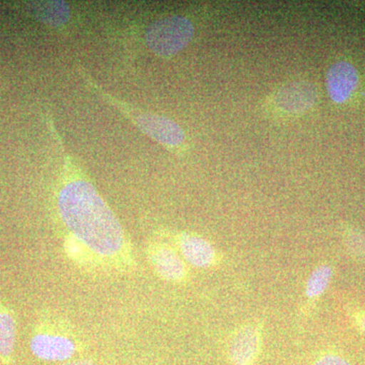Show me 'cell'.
I'll return each instance as SVG.
<instances>
[{
  "instance_id": "obj_1",
  "label": "cell",
  "mask_w": 365,
  "mask_h": 365,
  "mask_svg": "<svg viewBox=\"0 0 365 365\" xmlns=\"http://www.w3.org/2000/svg\"><path fill=\"white\" fill-rule=\"evenodd\" d=\"M57 215L67 234L81 242L101 270L127 273L136 266L123 225L68 155L56 192Z\"/></svg>"
},
{
  "instance_id": "obj_2",
  "label": "cell",
  "mask_w": 365,
  "mask_h": 365,
  "mask_svg": "<svg viewBox=\"0 0 365 365\" xmlns=\"http://www.w3.org/2000/svg\"><path fill=\"white\" fill-rule=\"evenodd\" d=\"M78 72L91 91H95L108 103L114 106L125 117H128L132 123L135 124L137 128L143 132L145 135L162 144L168 150H176L182 148L185 143V133L181 126L176 122L160 115L141 112L133 106L126 104L123 101L103 90L95 81H93L90 74L83 71V67L78 66Z\"/></svg>"
},
{
  "instance_id": "obj_3",
  "label": "cell",
  "mask_w": 365,
  "mask_h": 365,
  "mask_svg": "<svg viewBox=\"0 0 365 365\" xmlns=\"http://www.w3.org/2000/svg\"><path fill=\"white\" fill-rule=\"evenodd\" d=\"M72 327L57 317H42L34 327L30 349L42 361L67 362L81 350Z\"/></svg>"
},
{
  "instance_id": "obj_4",
  "label": "cell",
  "mask_w": 365,
  "mask_h": 365,
  "mask_svg": "<svg viewBox=\"0 0 365 365\" xmlns=\"http://www.w3.org/2000/svg\"><path fill=\"white\" fill-rule=\"evenodd\" d=\"M194 35V26L182 16H167L148 26L145 43L158 56L170 58L187 47Z\"/></svg>"
},
{
  "instance_id": "obj_5",
  "label": "cell",
  "mask_w": 365,
  "mask_h": 365,
  "mask_svg": "<svg viewBox=\"0 0 365 365\" xmlns=\"http://www.w3.org/2000/svg\"><path fill=\"white\" fill-rule=\"evenodd\" d=\"M146 255L153 270L163 280L179 283L188 277V269L172 247L163 242H150L146 248Z\"/></svg>"
},
{
  "instance_id": "obj_6",
  "label": "cell",
  "mask_w": 365,
  "mask_h": 365,
  "mask_svg": "<svg viewBox=\"0 0 365 365\" xmlns=\"http://www.w3.org/2000/svg\"><path fill=\"white\" fill-rule=\"evenodd\" d=\"M317 101V91L309 83H292L281 88L274 95L273 104L278 111L299 115L311 109Z\"/></svg>"
},
{
  "instance_id": "obj_7",
  "label": "cell",
  "mask_w": 365,
  "mask_h": 365,
  "mask_svg": "<svg viewBox=\"0 0 365 365\" xmlns=\"http://www.w3.org/2000/svg\"><path fill=\"white\" fill-rule=\"evenodd\" d=\"M359 83V74L351 64L346 61L337 62L327 73V90L333 102L345 103Z\"/></svg>"
},
{
  "instance_id": "obj_8",
  "label": "cell",
  "mask_w": 365,
  "mask_h": 365,
  "mask_svg": "<svg viewBox=\"0 0 365 365\" xmlns=\"http://www.w3.org/2000/svg\"><path fill=\"white\" fill-rule=\"evenodd\" d=\"M177 246L182 258L197 268H208L216 263V252L212 245L199 235L181 234Z\"/></svg>"
},
{
  "instance_id": "obj_9",
  "label": "cell",
  "mask_w": 365,
  "mask_h": 365,
  "mask_svg": "<svg viewBox=\"0 0 365 365\" xmlns=\"http://www.w3.org/2000/svg\"><path fill=\"white\" fill-rule=\"evenodd\" d=\"M260 331L254 326L242 327L230 342V356L234 365H253L260 351Z\"/></svg>"
},
{
  "instance_id": "obj_10",
  "label": "cell",
  "mask_w": 365,
  "mask_h": 365,
  "mask_svg": "<svg viewBox=\"0 0 365 365\" xmlns=\"http://www.w3.org/2000/svg\"><path fill=\"white\" fill-rule=\"evenodd\" d=\"M16 319L11 307L0 300V362L11 365L16 344Z\"/></svg>"
},
{
  "instance_id": "obj_11",
  "label": "cell",
  "mask_w": 365,
  "mask_h": 365,
  "mask_svg": "<svg viewBox=\"0 0 365 365\" xmlns=\"http://www.w3.org/2000/svg\"><path fill=\"white\" fill-rule=\"evenodd\" d=\"M33 16L51 28H62L71 21V9L64 1H40L31 4Z\"/></svg>"
},
{
  "instance_id": "obj_12",
  "label": "cell",
  "mask_w": 365,
  "mask_h": 365,
  "mask_svg": "<svg viewBox=\"0 0 365 365\" xmlns=\"http://www.w3.org/2000/svg\"><path fill=\"white\" fill-rule=\"evenodd\" d=\"M63 249L66 256L79 267L88 271L101 270L100 266H98L97 260L93 258V255L71 235H64Z\"/></svg>"
},
{
  "instance_id": "obj_13",
  "label": "cell",
  "mask_w": 365,
  "mask_h": 365,
  "mask_svg": "<svg viewBox=\"0 0 365 365\" xmlns=\"http://www.w3.org/2000/svg\"><path fill=\"white\" fill-rule=\"evenodd\" d=\"M333 271L330 266L322 265L314 269L307 279L306 294L309 299H317L323 294L332 278Z\"/></svg>"
},
{
  "instance_id": "obj_14",
  "label": "cell",
  "mask_w": 365,
  "mask_h": 365,
  "mask_svg": "<svg viewBox=\"0 0 365 365\" xmlns=\"http://www.w3.org/2000/svg\"><path fill=\"white\" fill-rule=\"evenodd\" d=\"M347 244L353 254L365 257V237L359 232H351L348 234Z\"/></svg>"
},
{
  "instance_id": "obj_15",
  "label": "cell",
  "mask_w": 365,
  "mask_h": 365,
  "mask_svg": "<svg viewBox=\"0 0 365 365\" xmlns=\"http://www.w3.org/2000/svg\"><path fill=\"white\" fill-rule=\"evenodd\" d=\"M314 365H350V364L337 355H325L317 360Z\"/></svg>"
},
{
  "instance_id": "obj_16",
  "label": "cell",
  "mask_w": 365,
  "mask_h": 365,
  "mask_svg": "<svg viewBox=\"0 0 365 365\" xmlns=\"http://www.w3.org/2000/svg\"><path fill=\"white\" fill-rule=\"evenodd\" d=\"M59 365H97L95 361L91 359H78L73 360V361L63 362V364Z\"/></svg>"
},
{
  "instance_id": "obj_17",
  "label": "cell",
  "mask_w": 365,
  "mask_h": 365,
  "mask_svg": "<svg viewBox=\"0 0 365 365\" xmlns=\"http://www.w3.org/2000/svg\"><path fill=\"white\" fill-rule=\"evenodd\" d=\"M360 326H361L362 330H364L365 333V314L361 317V319H360Z\"/></svg>"
}]
</instances>
